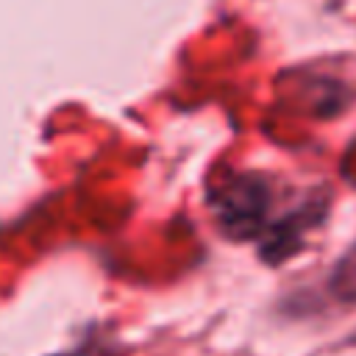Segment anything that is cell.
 Segmentation results:
<instances>
[{
  "mask_svg": "<svg viewBox=\"0 0 356 356\" xmlns=\"http://www.w3.org/2000/svg\"><path fill=\"white\" fill-rule=\"evenodd\" d=\"M275 189L264 172H231L206 192L220 234L231 242H256L273 220Z\"/></svg>",
  "mask_w": 356,
  "mask_h": 356,
  "instance_id": "1",
  "label": "cell"
},
{
  "mask_svg": "<svg viewBox=\"0 0 356 356\" xmlns=\"http://www.w3.org/2000/svg\"><path fill=\"white\" fill-rule=\"evenodd\" d=\"M58 356H81V353H58Z\"/></svg>",
  "mask_w": 356,
  "mask_h": 356,
  "instance_id": "4",
  "label": "cell"
},
{
  "mask_svg": "<svg viewBox=\"0 0 356 356\" xmlns=\"http://www.w3.org/2000/svg\"><path fill=\"white\" fill-rule=\"evenodd\" d=\"M331 211V192L328 189H312L303 200H298L284 214L273 217L261 236L256 239V253L267 267H281L284 261L295 259L300 250H306L309 236L328 220Z\"/></svg>",
  "mask_w": 356,
  "mask_h": 356,
  "instance_id": "2",
  "label": "cell"
},
{
  "mask_svg": "<svg viewBox=\"0 0 356 356\" xmlns=\"http://www.w3.org/2000/svg\"><path fill=\"white\" fill-rule=\"evenodd\" d=\"M325 286L339 303H356V239L331 264Z\"/></svg>",
  "mask_w": 356,
  "mask_h": 356,
  "instance_id": "3",
  "label": "cell"
}]
</instances>
